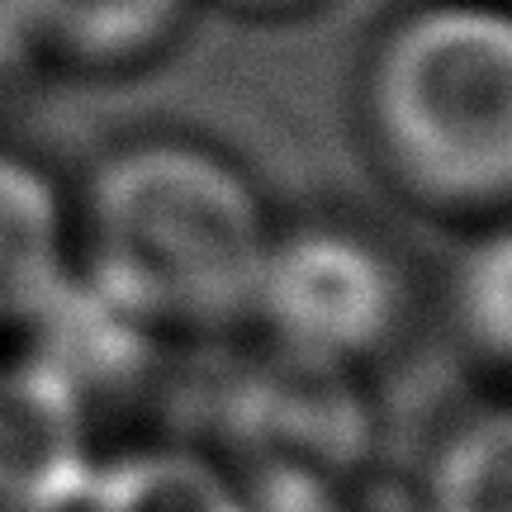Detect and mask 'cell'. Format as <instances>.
<instances>
[{
    "label": "cell",
    "mask_w": 512,
    "mask_h": 512,
    "mask_svg": "<svg viewBox=\"0 0 512 512\" xmlns=\"http://www.w3.org/2000/svg\"><path fill=\"white\" fill-rule=\"evenodd\" d=\"M86 489L67 384L48 366L0 370V512H62Z\"/></svg>",
    "instance_id": "cell-4"
},
{
    "label": "cell",
    "mask_w": 512,
    "mask_h": 512,
    "mask_svg": "<svg viewBox=\"0 0 512 512\" xmlns=\"http://www.w3.org/2000/svg\"><path fill=\"white\" fill-rule=\"evenodd\" d=\"M242 427L266 475H337L351 470L361 418L337 370L285 356V370L242 399Z\"/></svg>",
    "instance_id": "cell-5"
},
{
    "label": "cell",
    "mask_w": 512,
    "mask_h": 512,
    "mask_svg": "<svg viewBox=\"0 0 512 512\" xmlns=\"http://www.w3.org/2000/svg\"><path fill=\"white\" fill-rule=\"evenodd\" d=\"M422 512H512V408L465 422L441 446Z\"/></svg>",
    "instance_id": "cell-9"
},
{
    "label": "cell",
    "mask_w": 512,
    "mask_h": 512,
    "mask_svg": "<svg viewBox=\"0 0 512 512\" xmlns=\"http://www.w3.org/2000/svg\"><path fill=\"white\" fill-rule=\"evenodd\" d=\"M238 5H252V10H275V5H299V0H238Z\"/></svg>",
    "instance_id": "cell-12"
},
{
    "label": "cell",
    "mask_w": 512,
    "mask_h": 512,
    "mask_svg": "<svg viewBox=\"0 0 512 512\" xmlns=\"http://www.w3.org/2000/svg\"><path fill=\"white\" fill-rule=\"evenodd\" d=\"M91 512H252L247 498L190 451H143L86 479Z\"/></svg>",
    "instance_id": "cell-8"
},
{
    "label": "cell",
    "mask_w": 512,
    "mask_h": 512,
    "mask_svg": "<svg viewBox=\"0 0 512 512\" xmlns=\"http://www.w3.org/2000/svg\"><path fill=\"white\" fill-rule=\"evenodd\" d=\"M380 157L451 209L512 204V15L427 5L394 24L366 86Z\"/></svg>",
    "instance_id": "cell-2"
},
{
    "label": "cell",
    "mask_w": 512,
    "mask_h": 512,
    "mask_svg": "<svg viewBox=\"0 0 512 512\" xmlns=\"http://www.w3.org/2000/svg\"><path fill=\"white\" fill-rule=\"evenodd\" d=\"M271 512H422V494H408L394 479L337 475H266Z\"/></svg>",
    "instance_id": "cell-11"
},
{
    "label": "cell",
    "mask_w": 512,
    "mask_h": 512,
    "mask_svg": "<svg viewBox=\"0 0 512 512\" xmlns=\"http://www.w3.org/2000/svg\"><path fill=\"white\" fill-rule=\"evenodd\" d=\"M62 204L34 166L0 157V318L38 309L57 285Z\"/></svg>",
    "instance_id": "cell-6"
},
{
    "label": "cell",
    "mask_w": 512,
    "mask_h": 512,
    "mask_svg": "<svg viewBox=\"0 0 512 512\" xmlns=\"http://www.w3.org/2000/svg\"><path fill=\"white\" fill-rule=\"evenodd\" d=\"M403 285L389 256L332 228H309L266 247L252 313L285 356L347 370L370 356L399 323Z\"/></svg>",
    "instance_id": "cell-3"
},
{
    "label": "cell",
    "mask_w": 512,
    "mask_h": 512,
    "mask_svg": "<svg viewBox=\"0 0 512 512\" xmlns=\"http://www.w3.org/2000/svg\"><path fill=\"white\" fill-rule=\"evenodd\" d=\"M456 304L479 347L512 361V228L470 252L456 280Z\"/></svg>",
    "instance_id": "cell-10"
},
{
    "label": "cell",
    "mask_w": 512,
    "mask_h": 512,
    "mask_svg": "<svg viewBox=\"0 0 512 512\" xmlns=\"http://www.w3.org/2000/svg\"><path fill=\"white\" fill-rule=\"evenodd\" d=\"M185 0H15V15L29 19L62 53L86 62H128L162 43Z\"/></svg>",
    "instance_id": "cell-7"
},
{
    "label": "cell",
    "mask_w": 512,
    "mask_h": 512,
    "mask_svg": "<svg viewBox=\"0 0 512 512\" xmlns=\"http://www.w3.org/2000/svg\"><path fill=\"white\" fill-rule=\"evenodd\" d=\"M86 238L119 309L195 328L252 313L271 247L252 185L195 143L114 152L91 181Z\"/></svg>",
    "instance_id": "cell-1"
}]
</instances>
